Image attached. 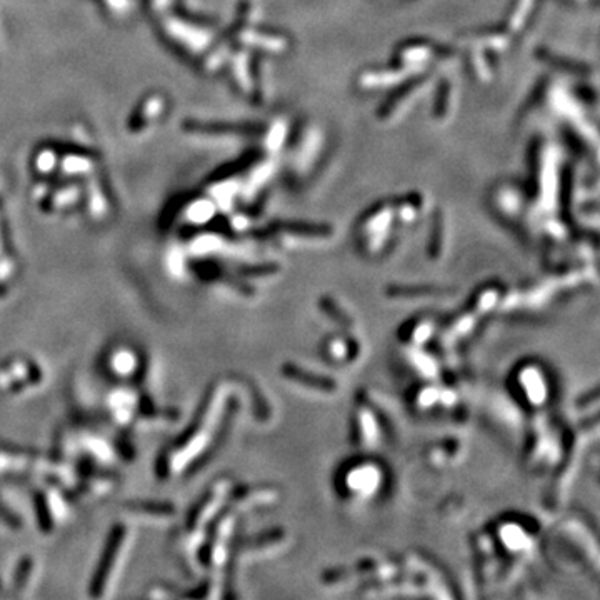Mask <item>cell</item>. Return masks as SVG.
<instances>
[{"label":"cell","mask_w":600,"mask_h":600,"mask_svg":"<svg viewBox=\"0 0 600 600\" xmlns=\"http://www.w3.org/2000/svg\"><path fill=\"white\" fill-rule=\"evenodd\" d=\"M0 520H4V522H6L7 526L12 527V528H19L20 527L19 519H17L13 514L8 512V510L6 509V505H4L2 502H0Z\"/></svg>","instance_id":"obj_5"},{"label":"cell","mask_w":600,"mask_h":600,"mask_svg":"<svg viewBox=\"0 0 600 600\" xmlns=\"http://www.w3.org/2000/svg\"><path fill=\"white\" fill-rule=\"evenodd\" d=\"M34 572V560L32 557H22L19 566L15 568V573H13V580H12V589L15 590V595H24L25 587L29 585L30 577H32Z\"/></svg>","instance_id":"obj_3"},{"label":"cell","mask_w":600,"mask_h":600,"mask_svg":"<svg viewBox=\"0 0 600 600\" xmlns=\"http://www.w3.org/2000/svg\"><path fill=\"white\" fill-rule=\"evenodd\" d=\"M127 535V528L124 526H115L112 531H110L109 540H107L104 552H102L100 562L99 566H97V571L93 573L92 582H91V595L92 597H102L104 595L105 585L107 582L110 579V573L114 571L115 566V559H117V555L120 552V549H122L124 540H126Z\"/></svg>","instance_id":"obj_1"},{"label":"cell","mask_w":600,"mask_h":600,"mask_svg":"<svg viewBox=\"0 0 600 600\" xmlns=\"http://www.w3.org/2000/svg\"><path fill=\"white\" fill-rule=\"evenodd\" d=\"M131 512L140 515H154V517H171L175 514V507L171 504H162V502H131L126 507Z\"/></svg>","instance_id":"obj_2"},{"label":"cell","mask_w":600,"mask_h":600,"mask_svg":"<svg viewBox=\"0 0 600 600\" xmlns=\"http://www.w3.org/2000/svg\"><path fill=\"white\" fill-rule=\"evenodd\" d=\"M35 512H37V517H39V526L42 527L44 531L47 532L51 531L53 524L51 517V509H48L46 497H44L40 492L35 493Z\"/></svg>","instance_id":"obj_4"}]
</instances>
